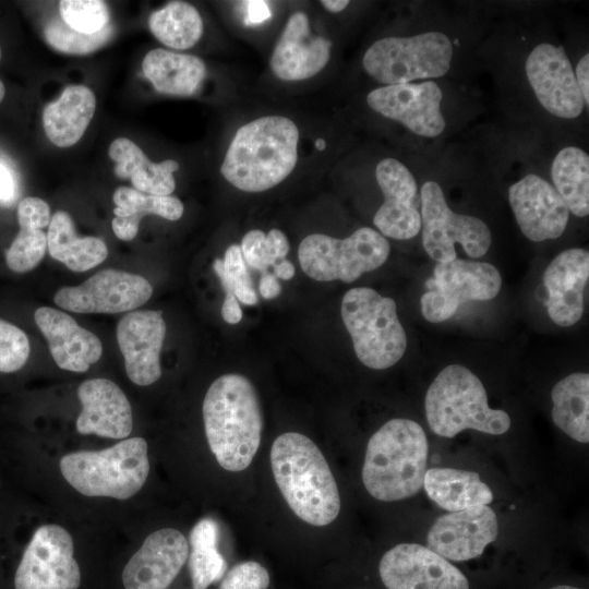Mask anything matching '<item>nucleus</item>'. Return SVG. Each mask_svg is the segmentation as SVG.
I'll use <instances>...</instances> for the list:
<instances>
[{"mask_svg": "<svg viewBox=\"0 0 589 589\" xmlns=\"http://www.w3.org/2000/svg\"><path fill=\"white\" fill-rule=\"evenodd\" d=\"M152 34L164 45L175 49L194 46L203 34V20L190 3L171 1L154 11L148 19Z\"/></svg>", "mask_w": 589, "mask_h": 589, "instance_id": "obj_36", "label": "nucleus"}, {"mask_svg": "<svg viewBox=\"0 0 589 589\" xmlns=\"http://www.w3.org/2000/svg\"><path fill=\"white\" fill-rule=\"evenodd\" d=\"M82 410L76 420L80 434L125 438L133 429L131 405L122 389L107 378H92L77 388Z\"/></svg>", "mask_w": 589, "mask_h": 589, "instance_id": "obj_24", "label": "nucleus"}, {"mask_svg": "<svg viewBox=\"0 0 589 589\" xmlns=\"http://www.w3.org/2000/svg\"><path fill=\"white\" fill-rule=\"evenodd\" d=\"M340 313L356 356L365 366L384 370L402 358L407 336L392 298L356 287L345 293Z\"/></svg>", "mask_w": 589, "mask_h": 589, "instance_id": "obj_7", "label": "nucleus"}, {"mask_svg": "<svg viewBox=\"0 0 589 589\" xmlns=\"http://www.w3.org/2000/svg\"><path fill=\"white\" fill-rule=\"evenodd\" d=\"M575 77H576L578 87L580 89L581 96L584 98V103L588 107L589 105V55L588 53H586L579 60L576 67Z\"/></svg>", "mask_w": 589, "mask_h": 589, "instance_id": "obj_44", "label": "nucleus"}, {"mask_svg": "<svg viewBox=\"0 0 589 589\" xmlns=\"http://www.w3.org/2000/svg\"><path fill=\"white\" fill-rule=\"evenodd\" d=\"M59 12L69 27L83 34L103 31L110 20L108 7L100 0H62Z\"/></svg>", "mask_w": 589, "mask_h": 589, "instance_id": "obj_40", "label": "nucleus"}, {"mask_svg": "<svg viewBox=\"0 0 589 589\" xmlns=\"http://www.w3.org/2000/svg\"><path fill=\"white\" fill-rule=\"evenodd\" d=\"M115 161V175L123 180L130 179L134 189L152 195H170L176 181L173 172L179 169L176 160L153 163L131 140L118 137L108 149Z\"/></svg>", "mask_w": 589, "mask_h": 589, "instance_id": "obj_27", "label": "nucleus"}, {"mask_svg": "<svg viewBox=\"0 0 589 589\" xmlns=\"http://www.w3.org/2000/svg\"><path fill=\"white\" fill-rule=\"evenodd\" d=\"M4 95H5V88L2 81L0 80V103L3 100Z\"/></svg>", "mask_w": 589, "mask_h": 589, "instance_id": "obj_51", "label": "nucleus"}, {"mask_svg": "<svg viewBox=\"0 0 589 589\" xmlns=\"http://www.w3.org/2000/svg\"><path fill=\"white\" fill-rule=\"evenodd\" d=\"M165 335L166 323L160 311H132L118 323V345L127 375L134 384L147 386L160 377L159 354Z\"/></svg>", "mask_w": 589, "mask_h": 589, "instance_id": "obj_21", "label": "nucleus"}, {"mask_svg": "<svg viewBox=\"0 0 589 589\" xmlns=\"http://www.w3.org/2000/svg\"><path fill=\"white\" fill-rule=\"evenodd\" d=\"M375 177L384 195L373 218L380 233L395 240L416 237L421 229L420 196L410 170L395 158H385L377 164Z\"/></svg>", "mask_w": 589, "mask_h": 589, "instance_id": "obj_17", "label": "nucleus"}, {"mask_svg": "<svg viewBox=\"0 0 589 589\" xmlns=\"http://www.w3.org/2000/svg\"><path fill=\"white\" fill-rule=\"evenodd\" d=\"M424 404L431 430L443 437H454L466 429L498 435L510 426L508 413L490 408L482 382L461 364H449L437 374Z\"/></svg>", "mask_w": 589, "mask_h": 589, "instance_id": "obj_5", "label": "nucleus"}, {"mask_svg": "<svg viewBox=\"0 0 589 589\" xmlns=\"http://www.w3.org/2000/svg\"><path fill=\"white\" fill-rule=\"evenodd\" d=\"M14 180L11 172L0 161V200L8 201L14 195Z\"/></svg>", "mask_w": 589, "mask_h": 589, "instance_id": "obj_47", "label": "nucleus"}, {"mask_svg": "<svg viewBox=\"0 0 589 589\" xmlns=\"http://www.w3.org/2000/svg\"><path fill=\"white\" fill-rule=\"evenodd\" d=\"M142 69L157 92L171 96L194 95L206 76L201 58L161 48L146 53Z\"/></svg>", "mask_w": 589, "mask_h": 589, "instance_id": "obj_28", "label": "nucleus"}, {"mask_svg": "<svg viewBox=\"0 0 589 589\" xmlns=\"http://www.w3.org/2000/svg\"><path fill=\"white\" fill-rule=\"evenodd\" d=\"M153 293L152 285L144 277L117 269H104L84 283L60 288L53 296L55 303L75 313L113 314L135 310Z\"/></svg>", "mask_w": 589, "mask_h": 589, "instance_id": "obj_13", "label": "nucleus"}, {"mask_svg": "<svg viewBox=\"0 0 589 589\" xmlns=\"http://www.w3.org/2000/svg\"><path fill=\"white\" fill-rule=\"evenodd\" d=\"M589 279V253L567 249L558 253L543 274L548 314L562 327L576 324L584 314V291Z\"/></svg>", "mask_w": 589, "mask_h": 589, "instance_id": "obj_23", "label": "nucleus"}, {"mask_svg": "<svg viewBox=\"0 0 589 589\" xmlns=\"http://www.w3.org/2000/svg\"><path fill=\"white\" fill-rule=\"evenodd\" d=\"M260 294L264 299H274L277 296H279L281 291V286L278 281V278L271 273H263L261 279H260Z\"/></svg>", "mask_w": 589, "mask_h": 589, "instance_id": "obj_46", "label": "nucleus"}, {"mask_svg": "<svg viewBox=\"0 0 589 589\" xmlns=\"http://www.w3.org/2000/svg\"><path fill=\"white\" fill-rule=\"evenodd\" d=\"M34 320L49 345L56 364L67 371L85 372L103 353L99 338L81 327L63 311L41 306Z\"/></svg>", "mask_w": 589, "mask_h": 589, "instance_id": "obj_25", "label": "nucleus"}, {"mask_svg": "<svg viewBox=\"0 0 589 589\" xmlns=\"http://www.w3.org/2000/svg\"><path fill=\"white\" fill-rule=\"evenodd\" d=\"M29 351L26 334L17 326L0 320V372L12 373L22 369Z\"/></svg>", "mask_w": 589, "mask_h": 589, "instance_id": "obj_41", "label": "nucleus"}, {"mask_svg": "<svg viewBox=\"0 0 589 589\" xmlns=\"http://www.w3.org/2000/svg\"><path fill=\"white\" fill-rule=\"evenodd\" d=\"M221 316L228 324H237L242 318V311L236 296H226L221 305Z\"/></svg>", "mask_w": 589, "mask_h": 589, "instance_id": "obj_45", "label": "nucleus"}, {"mask_svg": "<svg viewBox=\"0 0 589 589\" xmlns=\"http://www.w3.org/2000/svg\"><path fill=\"white\" fill-rule=\"evenodd\" d=\"M387 589H469L466 576L446 558L416 543H400L381 558Z\"/></svg>", "mask_w": 589, "mask_h": 589, "instance_id": "obj_14", "label": "nucleus"}, {"mask_svg": "<svg viewBox=\"0 0 589 589\" xmlns=\"http://www.w3.org/2000/svg\"><path fill=\"white\" fill-rule=\"evenodd\" d=\"M321 4L333 13L342 11L348 4L347 0H322Z\"/></svg>", "mask_w": 589, "mask_h": 589, "instance_id": "obj_49", "label": "nucleus"}, {"mask_svg": "<svg viewBox=\"0 0 589 589\" xmlns=\"http://www.w3.org/2000/svg\"><path fill=\"white\" fill-rule=\"evenodd\" d=\"M425 287L428 291L420 299L422 315L440 323L452 317L462 303L495 298L502 277L490 263L455 259L437 263Z\"/></svg>", "mask_w": 589, "mask_h": 589, "instance_id": "obj_11", "label": "nucleus"}, {"mask_svg": "<svg viewBox=\"0 0 589 589\" xmlns=\"http://www.w3.org/2000/svg\"><path fill=\"white\" fill-rule=\"evenodd\" d=\"M240 249L248 266L265 273L268 266L286 257L289 252V242L279 229H272L268 235L255 229L243 236Z\"/></svg>", "mask_w": 589, "mask_h": 589, "instance_id": "obj_38", "label": "nucleus"}, {"mask_svg": "<svg viewBox=\"0 0 589 589\" xmlns=\"http://www.w3.org/2000/svg\"><path fill=\"white\" fill-rule=\"evenodd\" d=\"M526 74L539 103L553 116L574 119L585 103L572 63L562 46L540 44L529 53Z\"/></svg>", "mask_w": 589, "mask_h": 589, "instance_id": "obj_15", "label": "nucleus"}, {"mask_svg": "<svg viewBox=\"0 0 589 589\" xmlns=\"http://www.w3.org/2000/svg\"><path fill=\"white\" fill-rule=\"evenodd\" d=\"M96 109V98L85 85L67 86L59 98L47 104L43 125L49 141L58 147L76 144L86 131Z\"/></svg>", "mask_w": 589, "mask_h": 589, "instance_id": "obj_26", "label": "nucleus"}, {"mask_svg": "<svg viewBox=\"0 0 589 589\" xmlns=\"http://www.w3.org/2000/svg\"><path fill=\"white\" fill-rule=\"evenodd\" d=\"M213 268L221 285H228L232 288L238 301L245 305L257 303V294L252 286L248 265L244 262L239 244L229 245L224 259L214 261Z\"/></svg>", "mask_w": 589, "mask_h": 589, "instance_id": "obj_39", "label": "nucleus"}, {"mask_svg": "<svg viewBox=\"0 0 589 589\" xmlns=\"http://www.w3.org/2000/svg\"><path fill=\"white\" fill-rule=\"evenodd\" d=\"M453 58V45L441 32L411 37H386L365 51L362 64L380 83L396 85L445 75Z\"/></svg>", "mask_w": 589, "mask_h": 589, "instance_id": "obj_9", "label": "nucleus"}, {"mask_svg": "<svg viewBox=\"0 0 589 589\" xmlns=\"http://www.w3.org/2000/svg\"><path fill=\"white\" fill-rule=\"evenodd\" d=\"M555 425L579 443L589 442V374L576 372L557 382L551 392Z\"/></svg>", "mask_w": 589, "mask_h": 589, "instance_id": "obj_33", "label": "nucleus"}, {"mask_svg": "<svg viewBox=\"0 0 589 589\" xmlns=\"http://www.w3.org/2000/svg\"><path fill=\"white\" fill-rule=\"evenodd\" d=\"M551 589H580V588L569 586V585H560V586H555V587H553Z\"/></svg>", "mask_w": 589, "mask_h": 589, "instance_id": "obj_50", "label": "nucleus"}, {"mask_svg": "<svg viewBox=\"0 0 589 589\" xmlns=\"http://www.w3.org/2000/svg\"><path fill=\"white\" fill-rule=\"evenodd\" d=\"M112 199L116 216L111 227L116 237L123 241H131L136 237L140 221L145 215L178 220L184 209L182 202L176 196L146 194L129 187L117 188Z\"/></svg>", "mask_w": 589, "mask_h": 589, "instance_id": "obj_32", "label": "nucleus"}, {"mask_svg": "<svg viewBox=\"0 0 589 589\" xmlns=\"http://www.w3.org/2000/svg\"><path fill=\"white\" fill-rule=\"evenodd\" d=\"M508 200L521 232L531 241L556 239L566 229L569 211L553 185L528 175L508 189Z\"/></svg>", "mask_w": 589, "mask_h": 589, "instance_id": "obj_19", "label": "nucleus"}, {"mask_svg": "<svg viewBox=\"0 0 589 589\" xmlns=\"http://www.w3.org/2000/svg\"><path fill=\"white\" fill-rule=\"evenodd\" d=\"M315 146H316L318 149H324V147H325V142H324V140L318 139V140L316 141V143H315Z\"/></svg>", "mask_w": 589, "mask_h": 589, "instance_id": "obj_52", "label": "nucleus"}, {"mask_svg": "<svg viewBox=\"0 0 589 589\" xmlns=\"http://www.w3.org/2000/svg\"><path fill=\"white\" fill-rule=\"evenodd\" d=\"M113 34L109 23L103 31L95 34H83L69 27L61 17L47 22L44 36L46 43L53 49L69 55H87L105 46Z\"/></svg>", "mask_w": 589, "mask_h": 589, "instance_id": "obj_37", "label": "nucleus"}, {"mask_svg": "<svg viewBox=\"0 0 589 589\" xmlns=\"http://www.w3.org/2000/svg\"><path fill=\"white\" fill-rule=\"evenodd\" d=\"M442 91L433 81L384 85L370 92L366 103L385 118L400 122L411 132L434 137L445 129L441 112Z\"/></svg>", "mask_w": 589, "mask_h": 589, "instance_id": "obj_16", "label": "nucleus"}, {"mask_svg": "<svg viewBox=\"0 0 589 589\" xmlns=\"http://www.w3.org/2000/svg\"><path fill=\"white\" fill-rule=\"evenodd\" d=\"M209 449L221 468L241 471L250 466L261 443L263 416L251 381L237 373L216 378L203 401Z\"/></svg>", "mask_w": 589, "mask_h": 589, "instance_id": "obj_1", "label": "nucleus"}, {"mask_svg": "<svg viewBox=\"0 0 589 589\" xmlns=\"http://www.w3.org/2000/svg\"><path fill=\"white\" fill-rule=\"evenodd\" d=\"M273 266H274V275L277 278L288 280V279H291L294 276V272H296L294 266L290 261H288L286 259L279 261L278 263L274 264Z\"/></svg>", "mask_w": 589, "mask_h": 589, "instance_id": "obj_48", "label": "nucleus"}, {"mask_svg": "<svg viewBox=\"0 0 589 589\" xmlns=\"http://www.w3.org/2000/svg\"><path fill=\"white\" fill-rule=\"evenodd\" d=\"M269 574L260 563L247 561L235 565L224 577L219 589H267Z\"/></svg>", "mask_w": 589, "mask_h": 589, "instance_id": "obj_42", "label": "nucleus"}, {"mask_svg": "<svg viewBox=\"0 0 589 589\" xmlns=\"http://www.w3.org/2000/svg\"><path fill=\"white\" fill-rule=\"evenodd\" d=\"M428 456L422 426L410 419H392L368 442L362 467L364 488L378 501L408 498L423 486Z\"/></svg>", "mask_w": 589, "mask_h": 589, "instance_id": "obj_4", "label": "nucleus"}, {"mask_svg": "<svg viewBox=\"0 0 589 589\" xmlns=\"http://www.w3.org/2000/svg\"><path fill=\"white\" fill-rule=\"evenodd\" d=\"M298 141L299 130L289 118H257L238 129L220 172L241 191L262 192L272 189L294 169Z\"/></svg>", "mask_w": 589, "mask_h": 589, "instance_id": "obj_3", "label": "nucleus"}, {"mask_svg": "<svg viewBox=\"0 0 589 589\" xmlns=\"http://www.w3.org/2000/svg\"><path fill=\"white\" fill-rule=\"evenodd\" d=\"M498 534L495 513L488 505L438 517L426 536L428 548L446 560L467 561L482 554Z\"/></svg>", "mask_w": 589, "mask_h": 589, "instance_id": "obj_18", "label": "nucleus"}, {"mask_svg": "<svg viewBox=\"0 0 589 589\" xmlns=\"http://www.w3.org/2000/svg\"><path fill=\"white\" fill-rule=\"evenodd\" d=\"M420 206L423 248L437 263L457 259L456 243L473 259L488 252L492 236L486 224L477 217L453 212L435 181L422 185Z\"/></svg>", "mask_w": 589, "mask_h": 589, "instance_id": "obj_10", "label": "nucleus"}, {"mask_svg": "<svg viewBox=\"0 0 589 589\" xmlns=\"http://www.w3.org/2000/svg\"><path fill=\"white\" fill-rule=\"evenodd\" d=\"M328 39L311 34L309 17L292 13L271 57L273 73L284 81H301L314 76L330 58Z\"/></svg>", "mask_w": 589, "mask_h": 589, "instance_id": "obj_22", "label": "nucleus"}, {"mask_svg": "<svg viewBox=\"0 0 589 589\" xmlns=\"http://www.w3.org/2000/svg\"><path fill=\"white\" fill-rule=\"evenodd\" d=\"M49 254L73 272H85L100 263L107 255L106 243L97 237L76 235L73 219L67 212H56L47 233Z\"/></svg>", "mask_w": 589, "mask_h": 589, "instance_id": "obj_30", "label": "nucleus"}, {"mask_svg": "<svg viewBox=\"0 0 589 589\" xmlns=\"http://www.w3.org/2000/svg\"><path fill=\"white\" fill-rule=\"evenodd\" d=\"M1 56H2V53H1V48H0V61H1Z\"/></svg>", "mask_w": 589, "mask_h": 589, "instance_id": "obj_53", "label": "nucleus"}, {"mask_svg": "<svg viewBox=\"0 0 589 589\" xmlns=\"http://www.w3.org/2000/svg\"><path fill=\"white\" fill-rule=\"evenodd\" d=\"M189 542L173 528L152 532L122 572L124 589H167L188 561Z\"/></svg>", "mask_w": 589, "mask_h": 589, "instance_id": "obj_20", "label": "nucleus"}, {"mask_svg": "<svg viewBox=\"0 0 589 589\" xmlns=\"http://www.w3.org/2000/svg\"><path fill=\"white\" fill-rule=\"evenodd\" d=\"M188 566L193 589H207L225 575L227 563L217 549L218 528L211 518L197 521L190 532Z\"/></svg>", "mask_w": 589, "mask_h": 589, "instance_id": "obj_35", "label": "nucleus"}, {"mask_svg": "<svg viewBox=\"0 0 589 589\" xmlns=\"http://www.w3.org/2000/svg\"><path fill=\"white\" fill-rule=\"evenodd\" d=\"M555 190L569 212L578 217L589 214V156L579 147L560 151L551 166Z\"/></svg>", "mask_w": 589, "mask_h": 589, "instance_id": "obj_34", "label": "nucleus"}, {"mask_svg": "<svg viewBox=\"0 0 589 589\" xmlns=\"http://www.w3.org/2000/svg\"><path fill=\"white\" fill-rule=\"evenodd\" d=\"M389 252L384 236L362 227L345 239L309 235L299 245L298 259L302 271L314 280L352 283L363 273L382 266Z\"/></svg>", "mask_w": 589, "mask_h": 589, "instance_id": "obj_8", "label": "nucleus"}, {"mask_svg": "<svg viewBox=\"0 0 589 589\" xmlns=\"http://www.w3.org/2000/svg\"><path fill=\"white\" fill-rule=\"evenodd\" d=\"M49 205L35 196L24 197L17 206L20 231L5 253L8 267L15 273L34 269L45 256L50 223Z\"/></svg>", "mask_w": 589, "mask_h": 589, "instance_id": "obj_29", "label": "nucleus"}, {"mask_svg": "<svg viewBox=\"0 0 589 589\" xmlns=\"http://www.w3.org/2000/svg\"><path fill=\"white\" fill-rule=\"evenodd\" d=\"M269 458L280 493L301 520L323 527L337 518L338 486L313 441L298 432L283 433L274 441Z\"/></svg>", "mask_w": 589, "mask_h": 589, "instance_id": "obj_2", "label": "nucleus"}, {"mask_svg": "<svg viewBox=\"0 0 589 589\" xmlns=\"http://www.w3.org/2000/svg\"><path fill=\"white\" fill-rule=\"evenodd\" d=\"M423 486L428 496L448 512L488 505L493 500L491 489L473 471L432 468L425 472Z\"/></svg>", "mask_w": 589, "mask_h": 589, "instance_id": "obj_31", "label": "nucleus"}, {"mask_svg": "<svg viewBox=\"0 0 589 589\" xmlns=\"http://www.w3.org/2000/svg\"><path fill=\"white\" fill-rule=\"evenodd\" d=\"M59 467L65 481L85 496L128 500L148 477L147 443L143 437H131L100 450L70 453Z\"/></svg>", "mask_w": 589, "mask_h": 589, "instance_id": "obj_6", "label": "nucleus"}, {"mask_svg": "<svg viewBox=\"0 0 589 589\" xmlns=\"http://www.w3.org/2000/svg\"><path fill=\"white\" fill-rule=\"evenodd\" d=\"M245 8V25H256L265 22L272 15L269 5L263 0H252L243 2Z\"/></svg>", "mask_w": 589, "mask_h": 589, "instance_id": "obj_43", "label": "nucleus"}, {"mask_svg": "<svg viewBox=\"0 0 589 589\" xmlns=\"http://www.w3.org/2000/svg\"><path fill=\"white\" fill-rule=\"evenodd\" d=\"M81 569L71 534L61 526L43 525L22 552L12 576L13 589H77Z\"/></svg>", "mask_w": 589, "mask_h": 589, "instance_id": "obj_12", "label": "nucleus"}]
</instances>
